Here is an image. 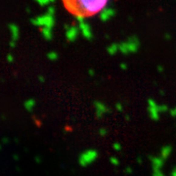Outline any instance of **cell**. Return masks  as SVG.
<instances>
[{
	"mask_svg": "<svg viewBox=\"0 0 176 176\" xmlns=\"http://www.w3.org/2000/svg\"><path fill=\"white\" fill-rule=\"evenodd\" d=\"M113 149L117 152H120L122 148H121V145L120 143L116 142V143H113Z\"/></svg>",
	"mask_w": 176,
	"mask_h": 176,
	"instance_id": "cell-11",
	"label": "cell"
},
{
	"mask_svg": "<svg viewBox=\"0 0 176 176\" xmlns=\"http://www.w3.org/2000/svg\"><path fill=\"white\" fill-rule=\"evenodd\" d=\"M137 161H138V164H141V162H142V157H138Z\"/></svg>",
	"mask_w": 176,
	"mask_h": 176,
	"instance_id": "cell-18",
	"label": "cell"
},
{
	"mask_svg": "<svg viewBox=\"0 0 176 176\" xmlns=\"http://www.w3.org/2000/svg\"><path fill=\"white\" fill-rule=\"evenodd\" d=\"M124 172H125L126 174H132V173H133V168H131L130 166L126 167V168L124 169Z\"/></svg>",
	"mask_w": 176,
	"mask_h": 176,
	"instance_id": "cell-15",
	"label": "cell"
},
{
	"mask_svg": "<svg viewBox=\"0 0 176 176\" xmlns=\"http://www.w3.org/2000/svg\"><path fill=\"white\" fill-rule=\"evenodd\" d=\"M99 135L101 137H105V136L108 135V129L105 128V127H102V128L99 129Z\"/></svg>",
	"mask_w": 176,
	"mask_h": 176,
	"instance_id": "cell-9",
	"label": "cell"
},
{
	"mask_svg": "<svg viewBox=\"0 0 176 176\" xmlns=\"http://www.w3.org/2000/svg\"><path fill=\"white\" fill-rule=\"evenodd\" d=\"M172 147L170 146V145H165V146H162L161 151H160V157L161 158H164V161H166L167 158H168L171 154H172Z\"/></svg>",
	"mask_w": 176,
	"mask_h": 176,
	"instance_id": "cell-6",
	"label": "cell"
},
{
	"mask_svg": "<svg viewBox=\"0 0 176 176\" xmlns=\"http://www.w3.org/2000/svg\"><path fill=\"white\" fill-rule=\"evenodd\" d=\"M35 106H36V102H35V100L34 99H28V100H25V103H24V107L25 109L29 113H32L34 108H35Z\"/></svg>",
	"mask_w": 176,
	"mask_h": 176,
	"instance_id": "cell-7",
	"label": "cell"
},
{
	"mask_svg": "<svg viewBox=\"0 0 176 176\" xmlns=\"http://www.w3.org/2000/svg\"><path fill=\"white\" fill-rule=\"evenodd\" d=\"M170 176H176V167H174V168H173L172 170H171Z\"/></svg>",
	"mask_w": 176,
	"mask_h": 176,
	"instance_id": "cell-16",
	"label": "cell"
},
{
	"mask_svg": "<svg viewBox=\"0 0 176 176\" xmlns=\"http://www.w3.org/2000/svg\"><path fill=\"white\" fill-rule=\"evenodd\" d=\"M160 111H161V113H162L169 112V110L166 105H160Z\"/></svg>",
	"mask_w": 176,
	"mask_h": 176,
	"instance_id": "cell-12",
	"label": "cell"
},
{
	"mask_svg": "<svg viewBox=\"0 0 176 176\" xmlns=\"http://www.w3.org/2000/svg\"><path fill=\"white\" fill-rule=\"evenodd\" d=\"M150 160H151V164L153 167V170H160L164 166L165 161L164 160V158H161L160 156L158 157H157V156L151 157H150Z\"/></svg>",
	"mask_w": 176,
	"mask_h": 176,
	"instance_id": "cell-5",
	"label": "cell"
},
{
	"mask_svg": "<svg viewBox=\"0 0 176 176\" xmlns=\"http://www.w3.org/2000/svg\"><path fill=\"white\" fill-rule=\"evenodd\" d=\"M148 114L149 117L154 121H157L160 120L161 111H160V105H158L154 99H148Z\"/></svg>",
	"mask_w": 176,
	"mask_h": 176,
	"instance_id": "cell-3",
	"label": "cell"
},
{
	"mask_svg": "<svg viewBox=\"0 0 176 176\" xmlns=\"http://www.w3.org/2000/svg\"><path fill=\"white\" fill-rule=\"evenodd\" d=\"M98 157H99V153L97 150L88 149L79 155L78 164L82 167H86L88 165L92 164L93 162H95L97 161V158H98Z\"/></svg>",
	"mask_w": 176,
	"mask_h": 176,
	"instance_id": "cell-2",
	"label": "cell"
},
{
	"mask_svg": "<svg viewBox=\"0 0 176 176\" xmlns=\"http://www.w3.org/2000/svg\"><path fill=\"white\" fill-rule=\"evenodd\" d=\"M1 148H2V147H1V144H0V150H1Z\"/></svg>",
	"mask_w": 176,
	"mask_h": 176,
	"instance_id": "cell-20",
	"label": "cell"
},
{
	"mask_svg": "<svg viewBox=\"0 0 176 176\" xmlns=\"http://www.w3.org/2000/svg\"><path fill=\"white\" fill-rule=\"evenodd\" d=\"M49 57H50V59H51V60H55V59H56V55H55V54H50Z\"/></svg>",
	"mask_w": 176,
	"mask_h": 176,
	"instance_id": "cell-17",
	"label": "cell"
},
{
	"mask_svg": "<svg viewBox=\"0 0 176 176\" xmlns=\"http://www.w3.org/2000/svg\"><path fill=\"white\" fill-rule=\"evenodd\" d=\"M94 108H95V116L97 118H102L105 114L109 113L111 110L105 103L101 101H95L94 102Z\"/></svg>",
	"mask_w": 176,
	"mask_h": 176,
	"instance_id": "cell-4",
	"label": "cell"
},
{
	"mask_svg": "<svg viewBox=\"0 0 176 176\" xmlns=\"http://www.w3.org/2000/svg\"><path fill=\"white\" fill-rule=\"evenodd\" d=\"M35 160H36V162H40V161H40V157H39V158L36 157V158H35Z\"/></svg>",
	"mask_w": 176,
	"mask_h": 176,
	"instance_id": "cell-19",
	"label": "cell"
},
{
	"mask_svg": "<svg viewBox=\"0 0 176 176\" xmlns=\"http://www.w3.org/2000/svg\"><path fill=\"white\" fill-rule=\"evenodd\" d=\"M69 14L78 18L93 17L107 6L109 0H62Z\"/></svg>",
	"mask_w": 176,
	"mask_h": 176,
	"instance_id": "cell-1",
	"label": "cell"
},
{
	"mask_svg": "<svg viewBox=\"0 0 176 176\" xmlns=\"http://www.w3.org/2000/svg\"><path fill=\"white\" fill-rule=\"evenodd\" d=\"M110 164H111L112 165H113V166H117V165H120V160L117 157H110Z\"/></svg>",
	"mask_w": 176,
	"mask_h": 176,
	"instance_id": "cell-8",
	"label": "cell"
},
{
	"mask_svg": "<svg viewBox=\"0 0 176 176\" xmlns=\"http://www.w3.org/2000/svg\"><path fill=\"white\" fill-rule=\"evenodd\" d=\"M169 114L172 117H176V107H174V108L169 110Z\"/></svg>",
	"mask_w": 176,
	"mask_h": 176,
	"instance_id": "cell-14",
	"label": "cell"
},
{
	"mask_svg": "<svg viewBox=\"0 0 176 176\" xmlns=\"http://www.w3.org/2000/svg\"><path fill=\"white\" fill-rule=\"evenodd\" d=\"M116 110L117 112H122L123 111V105L121 104V103H117L116 104Z\"/></svg>",
	"mask_w": 176,
	"mask_h": 176,
	"instance_id": "cell-13",
	"label": "cell"
},
{
	"mask_svg": "<svg viewBox=\"0 0 176 176\" xmlns=\"http://www.w3.org/2000/svg\"><path fill=\"white\" fill-rule=\"evenodd\" d=\"M153 176H166L161 169L160 170H153Z\"/></svg>",
	"mask_w": 176,
	"mask_h": 176,
	"instance_id": "cell-10",
	"label": "cell"
}]
</instances>
